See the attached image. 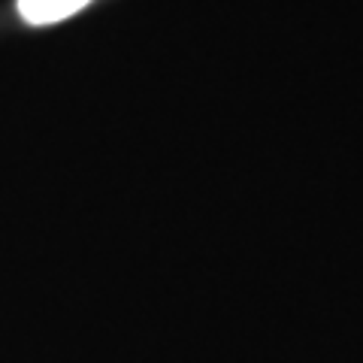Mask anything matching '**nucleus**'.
<instances>
[{
    "label": "nucleus",
    "instance_id": "1",
    "mask_svg": "<svg viewBox=\"0 0 363 363\" xmlns=\"http://www.w3.org/2000/svg\"><path fill=\"white\" fill-rule=\"evenodd\" d=\"M91 0H18V16L28 25H55V21L70 18Z\"/></svg>",
    "mask_w": 363,
    "mask_h": 363
}]
</instances>
